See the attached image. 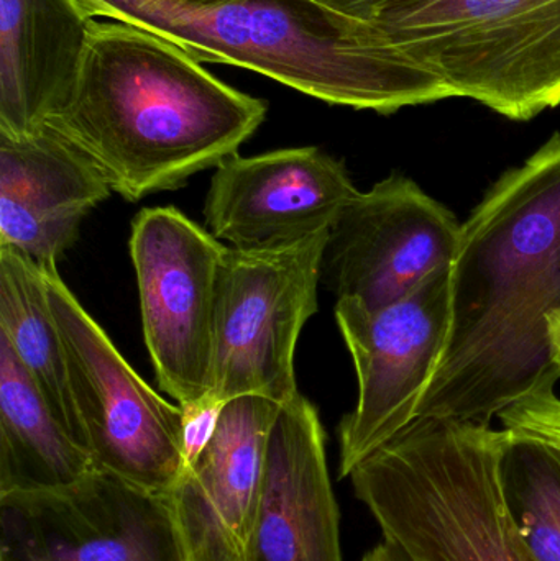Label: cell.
<instances>
[{"instance_id": "5bb4252c", "label": "cell", "mask_w": 560, "mask_h": 561, "mask_svg": "<svg viewBox=\"0 0 560 561\" xmlns=\"http://www.w3.org/2000/svg\"><path fill=\"white\" fill-rule=\"evenodd\" d=\"M111 194L94 163L48 125L0 135V247L39 268L58 270L82 220Z\"/></svg>"}, {"instance_id": "7c38bea8", "label": "cell", "mask_w": 560, "mask_h": 561, "mask_svg": "<svg viewBox=\"0 0 560 561\" xmlns=\"http://www.w3.org/2000/svg\"><path fill=\"white\" fill-rule=\"evenodd\" d=\"M357 194L345 164L316 147L233 153L210 178L204 222L230 249L270 252L331 230Z\"/></svg>"}, {"instance_id": "9a60e30c", "label": "cell", "mask_w": 560, "mask_h": 561, "mask_svg": "<svg viewBox=\"0 0 560 561\" xmlns=\"http://www.w3.org/2000/svg\"><path fill=\"white\" fill-rule=\"evenodd\" d=\"M318 409L301 392L270 432L250 561H344Z\"/></svg>"}, {"instance_id": "44dd1931", "label": "cell", "mask_w": 560, "mask_h": 561, "mask_svg": "<svg viewBox=\"0 0 560 561\" xmlns=\"http://www.w3.org/2000/svg\"><path fill=\"white\" fill-rule=\"evenodd\" d=\"M312 2L319 3L339 15L347 16V19L357 20V22H372L375 13L388 0H312Z\"/></svg>"}, {"instance_id": "ba28073f", "label": "cell", "mask_w": 560, "mask_h": 561, "mask_svg": "<svg viewBox=\"0 0 560 561\" xmlns=\"http://www.w3.org/2000/svg\"><path fill=\"white\" fill-rule=\"evenodd\" d=\"M128 247L158 386L193 414L209 405L217 283L227 245L176 207H148L135 216Z\"/></svg>"}, {"instance_id": "52a82bcc", "label": "cell", "mask_w": 560, "mask_h": 561, "mask_svg": "<svg viewBox=\"0 0 560 561\" xmlns=\"http://www.w3.org/2000/svg\"><path fill=\"white\" fill-rule=\"evenodd\" d=\"M329 230L286 249L242 252L227 247L217 283L207 404L242 396L285 404L298 394L295 352L318 312Z\"/></svg>"}, {"instance_id": "3957f363", "label": "cell", "mask_w": 560, "mask_h": 561, "mask_svg": "<svg viewBox=\"0 0 560 561\" xmlns=\"http://www.w3.org/2000/svg\"><path fill=\"white\" fill-rule=\"evenodd\" d=\"M92 19L130 23L199 62L239 66L331 105L395 114L456 98L446 82L375 42L367 22L312 0H79Z\"/></svg>"}, {"instance_id": "cb8c5ba5", "label": "cell", "mask_w": 560, "mask_h": 561, "mask_svg": "<svg viewBox=\"0 0 560 561\" xmlns=\"http://www.w3.org/2000/svg\"><path fill=\"white\" fill-rule=\"evenodd\" d=\"M181 3L196 7L222 5V3L239 2V0H178Z\"/></svg>"}, {"instance_id": "ac0fdd59", "label": "cell", "mask_w": 560, "mask_h": 561, "mask_svg": "<svg viewBox=\"0 0 560 561\" xmlns=\"http://www.w3.org/2000/svg\"><path fill=\"white\" fill-rule=\"evenodd\" d=\"M0 333L9 340L56 417L88 448L45 275L32 259L9 247H0Z\"/></svg>"}, {"instance_id": "603a6c76", "label": "cell", "mask_w": 560, "mask_h": 561, "mask_svg": "<svg viewBox=\"0 0 560 561\" xmlns=\"http://www.w3.org/2000/svg\"><path fill=\"white\" fill-rule=\"evenodd\" d=\"M549 333H551L552 348H555L556 362L560 366V309L549 316Z\"/></svg>"}, {"instance_id": "5b68a950", "label": "cell", "mask_w": 560, "mask_h": 561, "mask_svg": "<svg viewBox=\"0 0 560 561\" xmlns=\"http://www.w3.org/2000/svg\"><path fill=\"white\" fill-rule=\"evenodd\" d=\"M367 23L456 98L510 121L560 104V0H388Z\"/></svg>"}, {"instance_id": "277c9868", "label": "cell", "mask_w": 560, "mask_h": 561, "mask_svg": "<svg viewBox=\"0 0 560 561\" xmlns=\"http://www.w3.org/2000/svg\"><path fill=\"white\" fill-rule=\"evenodd\" d=\"M505 437L477 422L416 417L348 478L411 561H538L503 501Z\"/></svg>"}, {"instance_id": "2e32d148", "label": "cell", "mask_w": 560, "mask_h": 561, "mask_svg": "<svg viewBox=\"0 0 560 561\" xmlns=\"http://www.w3.org/2000/svg\"><path fill=\"white\" fill-rule=\"evenodd\" d=\"M92 22L79 0H0V135L33 134L65 107Z\"/></svg>"}, {"instance_id": "4fadbf2b", "label": "cell", "mask_w": 560, "mask_h": 561, "mask_svg": "<svg viewBox=\"0 0 560 561\" xmlns=\"http://www.w3.org/2000/svg\"><path fill=\"white\" fill-rule=\"evenodd\" d=\"M282 404L242 396L170 494L191 561H250L270 432Z\"/></svg>"}, {"instance_id": "7a4b0ae2", "label": "cell", "mask_w": 560, "mask_h": 561, "mask_svg": "<svg viewBox=\"0 0 560 561\" xmlns=\"http://www.w3.org/2000/svg\"><path fill=\"white\" fill-rule=\"evenodd\" d=\"M268 105L230 88L163 36L94 19L78 81L46 125L128 203L217 168L259 130Z\"/></svg>"}, {"instance_id": "7402d4cb", "label": "cell", "mask_w": 560, "mask_h": 561, "mask_svg": "<svg viewBox=\"0 0 560 561\" xmlns=\"http://www.w3.org/2000/svg\"><path fill=\"white\" fill-rule=\"evenodd\" d=\"M362 561H411L408 559L407 553L395 546L390 540L385 539L384 542L378 543L377 547L365 553Z\"/></svg>"}, {"instance_id": "e0dca14e", "label": "cell", "mask_w": 560, "mask_h": 561, "mask_svg": "<svg viewBox=\"0 0 560 561\" xmlns=\"http://www.w3.org/2000/svg\"><path fill=\"white\" fill-rule=\"evenodd\" d=\"M94 471L0 333V496L65 490Z\"/></svg>"}, {"instance_id": "6da1fadb", "label": "cell", "mask_w": 560, "mask_h": 561, "mask_svg": "<svg viewBox=\"0 0 560 561\" xmlns=\"http://www.w3.org/2000/svg\"><path fill=\"white\" fill-rule=\"evenodd\" d=\"M453 320L418 417L490 425L556 388L549 316L560 309V131L506 171L460 227Z\"/></svg>"}, {"instance_id": "ffe728a7", "label": "cell", "mask_w": 560, "mask_h": 561, "mask_svg": "<svg viewBox=\"0 0 560 561\" xmlns=\"http://www.w3.org/2000/svg\"><path fill=\"white\" fill-rule=\"evenodd\" d=\"M503 428L538 438L560 450V398L556 388H541L499 415Z\"/></svg>"}, {"instance_id": "8992f818", "label": "cell", "mask_w": 560, "mask_h": 561, "mask_svg": "<svg viewBox=\"0 0 560 561\" xmlns=\"http://www.w3.org/2000/svg\"><path fill=\"white\" fill-rule=\"evenodd\" d=\"M43 275L95 470L151 493H173L186 470L183 409L137 375L58 270Z\"/></svg>"}, {"instance_id": "9c48e42d", "label": "cell", "mask_w": 560, "mask_h": 561, "mask_svg": "<svg viewBox=\"0 0 560 561\" xmlns=\"http://www.w3.org/2000/svg\"><path fill=\"white\" fill-rule=\"evenodd\" d=\"M334 312L358 381L357 405L339 425V478H348L418 417L449 340L450 268L384 309L338 299Z\"/></svg>"}, {"instance_id": "d6986e66", "label": "cell", "mask_w": 560, "mask_h": 561, "mask_svg": "<svg viewBox=\"0 0 560 561\" xmlns=\"http://www.w3.org/2000/svg\"><path fill=\"white\" fill-rule=\"evenodd\" d=\"M499 461L510 519L538 561H560V450L506 431Z\"/></svg>"}, {"instance_id": "30bf717a", "label": "cell", "mask_w": 560, "mask_h": 561, "mask_svg": "<svg viewBox=\"0 0 560 561\" xmlns=\"http://www.w3.org/2000/svg\"><path fill=\"white\" fill-rule=\"evenodd\" d=\"M0 561H191L170 494L102 471L0 496Z\"/></svg>"}, {"instance_id": "8fae6325", "label": "cell", "mask_w": 560, "mask_h": 561, "mask_svg": "<svg viewBox=\"0 0 560 561\" xmlns=\"http://www.w3.org/2000/svg\"><path fill=\"white\" fill-rule=\"evenodd\" d=\"M459 220L413 180L393 174L357 196L329 230L321 283L338 299L384 309L450 268Z\"/></svg>"}]
</instances>
